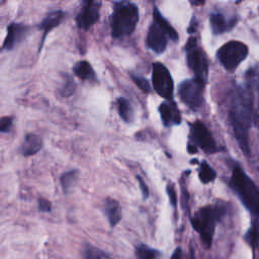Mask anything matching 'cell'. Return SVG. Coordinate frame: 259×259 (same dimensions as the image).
Masks as SVG:
<instances>
[{"label":"cell","mask_w":259,"mask_h":259,"mask_svg":"<svg viewBox=\"0 0 259 259\" xmlns=\"http://www.w3.org/2000/svg\"><path fill=\"white\" fill-rule=\"evenodd\" d=\"M230 116L239 146L244 154L249 156V130L253 116V100L249 90L237 87L232 98Z\"/></svg>","instance_id":"1"},{"label":"cell","mask_w":259,"mask_h":259,"mask_svg":"<svg viewBox=\"0 0 259 259\" xmlns=\"http://www.w3.org/2000/svg\"><path fill=\"white\" fill-rule=\"evenodd\" d=\"M139 20L138 7L127 1L117 2L111 15V34L115 38L133 33Z\"/></svg>","instance_id":"2"},{"label":"cell","mask_w":259,"mask_h":259,"mask_svg":"<svg viewBox=\"0 0 259 259\" xmlns=\"http://www.w3.org/2000/svg\"><path fill=\"white\" fill-rule=\"evenodd\" d=\"M230 184L243 204L252 213L259 217V189L240 167L234 168Z\"/></svg>","instance_id":"3"},{"label":"cell","mask_w":259,"mask_h":259,"mask_svg":"<svg viewBox=\"0 0 259 259\" xmlns=\"http://www.w3.org/2000/svg\"><path fill=\"white\" fill-rule=\"evenodd\" d=\"M225 212L226 208L224 205H206L192 217V227L200 234L201 240L206 248H209L211 245L215 223Z\"/></svg>","instance_id":"4"},{"label":"cell","mask_w":259,"mask_h":259,"mask_svg":"<svg viewBox=\"0 0 259 259\" xmlns=\"http://www.w3.org/2000/svg\"><path fill=\"white\" fill-rule=\"evenodd\" d=\"M247 55L248 47L238 40L228 41L217 53L219 61L228 71L235 70L246 59Z\"/></svg>","instance_id":"5"},{"label":"cell","mask_w":259,"mask_h":259,"mask_svg":"<svg viewBox=\"0 0 259 259\" xmlns=\"http://www.w3.org/2000/svg\"><path fill=\"white\" fill-rule=\"evenodd\" d=\"M205 82L198 78L187 79L179 85V96L189 108L197 110L203 103V88Z\"/></svg>","instance_id":"6"},{"label":"cell","mask_w":259,"mask_h":259,"mask_svg":"<svg viewBox=\"0 0 259 259\" xmlns=\"http://www.w3.org/2000/svg\"><path fill=\"white\" fill-rule=\"evenodd\" d=\"M188 67L193 71L195 77L206 82L207 60L202 50L197 46L195 37H189L185 46Z\"/></svg>","instance_id":"7"},{"label":"cell","mask_w":259,"mask_h":259,"mask_svg":"<svg viewBox=\"0 0 259 259\" xmlns=\"http://www.w3.org/2000/svg\"><path fill=\"white\" fill-rule=\"evenodd\" d=\"M152 83L155 91L163 98L171 100L173 96V80L169 70L159 62L153 64Z\"/></svg>","instance_id":"8"},{"label":"cell","mask_w":259,"mask_h":259,"mask_svg":"<svg viewBox=\"0 0 259 259\" xmlns=\"http://www.w3.org/2000/svg\"><path fill=\"white\" fill-rule=\"evenodd\" d=\"M99 0H85L83 7L76 17V23L78 27L87 30L92 25H94L99 18Z\"/></svg>","instance_id":"9"},{"label":"cell","mask_w":259,"mask_h":259,"mask_svg":"<svg viewBox=\"0 0 259 259\" xmlns=\"http://www.w3.org/2000/svg\"><path fill=\"white\" fill-rule=\"evenodd\" d=\"M192 136L196 144L206 153H213L217 151V144L207 130V127L201 121H195L192 125Z\"/></svg>","instance_id":"10"},{"label":"cell","mask_w":259,"mask_h":259,"mask_svg":"<svg viewBox=\"0 0 259 259\" xmlns=\"http://www.w3.org/2000/svg\"><path fill=\"white\" fill-rule=\"evenodd\" d=\"M27 31H28L27 26H25L22 23H17V22L10 23L7 26L6 36L4 38L0 52L13 50L18 44H20L24 39V37L27 34Z\"/></svg>","instance_id":"11"},{"label":"cell","mask_w":259,"mask_h":259,"mask_svg":"<svg viewBox=\"0 0 259 259\" xmlns=\"http://www.w3.org/2000/svg\"><path fill=\"white\" fill-rule=\"evenodd\" d=\"M167 38L168 35L164 31V29L156 21H153V23L149 27L147 35L148 47L155 53L161 54L165 51L167 47Z\"/></svg>","instance_id":"12"},{"label":"cell","mask_w":259,"mask_h":259,"mask_svg":"<svg viewBox=\"0 0 259 259\" xmlns=\"http://www.w3.org/2000/svg\"><path fill=\"white\" fill-rule=\"evenodd\" d=\"M159 111L164 125L171 126L179 124L181 121V115L179 113L178 107L173 101L162 102L159 106Z\"/></svg>","instance_id":"13"},{"label":"cell","mask_w":259,"mask_h":259,"mask_svg":"<svg viewBox=\"0 0 259 259\" xmlns=\"http://www.w3.org/2000/svg\"><path fill=\"white\" fill-rule=\"evenodd\" d=\"M42 148V140L39 136L35 134H27L25 135L21 146H20V154L24 157H29L35 155Z\"/></svg>","instance_id":"14"},{"label":"cell","mask_w":259,"mask_h":259,"mask_svg":"<svg viewBox=\"0 0 259 259\" xmlns=\"http://www.w3.org/2000/svg\"><path fill=\"white\" fill-rule=\"evenodd\" d=\"M65 18V12L58 10V11H53L51 13H49L41 21L39 28L42 30V38H41V46L45 41V38L47 36V34L53 30L55 27L59 26L61 24V22L63 21V19ZM40 46V47H41Z\"/></svg>","instance_id":"15"},{"label":"cell","mask_w":259,"mask_h":259,"mask_svg":"<svg viewBox=\"0 0 259 259\" xmlns=\"http://www.w3.org/2000/svg\"><path fill=\"white\" fill-rule=\"evenodd\" d=\"M103 210L111 227L119 223L121 219V208L118 201L112 198H106L103 204Z\"/></svg>","instance_id":"16"},{"label":"cell","mask_w":259,"mask_h":259,"mask_svg":"<svg viewBox=\"0 0 259 259\" xmlns=\"http://www.w3.org/2000/svg\"><path fill=\"white\" fill-rule=\"evenodd\" d=\"M210 27L212 29V32L214 34H221L223 32H226L227 30L231 29L234 24L236 23V20H230L228 21L225 16L221 13H211L209 17Z\"/></svg>","instance_id":"17"},{"label":"cell","mask_w":259,"mask_h":259,"mask_svg":"<svg viewBox=\"0 0 259 259\" xmlns=\"http://www.w3.org/2000/svg\"><path fill=\"white\" fill-rule=\"evenodd\" d=\"M73 73L76 77L83 81H94L96 80L95 72L89 62L83 60L77 62L73 67Z\"/></svg>","instance_id":"18"},{"label":"cell","mask_w":259,"mask_h":259,"mask_svg":"<svg viewBox=\"0 0 259 259\" xmlns=\"http://www.w3.org/2000/svg\"><path fill=\"white\" fill-rule=\"evenodd\" d=\"M153 17H154V21H156L163 29L164 31L167 33L168 37L171 38L172 40H177L178 39V33L177 31L170 25V23L162 16V14L160 13L159 9L157 7L154 8V13H153Z\"/></svg>","instance_id":"19"},{"label":"cell","mask_w":259,"mask_h":259,"mask_svg":"<svg viewBox=\"0 0 259 259\" xmlns=\"http://www.w3.org/2000/svg\"><path fill=\"white\" fill-rule=\"evenodd\" d=\"M78 176H79V172L76 169L66 171L61 175L60 183L65 193H67L73 187V185L76 183L78 179Z\"/></svg>","instance_id":"20"},{"label":"cell","mask_w":259,"mask_h":259,"mask_svg":"<svg viewBox=\"0 0 259 259\" xmlns=\"http://www.w3.org/2000/svg\"><path fill=\"white\" fill-rule=\"evenodd\" d=\"M117 109L119 116L125 121L131 122L133 119V108L127 99L123 97H119L117 99Z\"/></svg>","instance_id":"21"},{"label":"cell","mask_w":259,"mask_h":259,"mask_svg":"<svg viewBox=\"0 0 259 259\" xmlns=\"http://www.w3.org/2000/svg\"><path fill=\"white\" fill-rule=\"evenodd\" d=\"M199 179L202 183H209L214 180L215 172L206 161H202L199 167Z\"/></svg>","instance_id":"22"},{"label":"cell","mask_w":259,"mask_h":259,"mask_svg":"<svg viewBox=\"0 0 259 259\" xmlns=\"http://www.w3.org/2000/svg\"><path fill=\"white\" fill-rule=\"evenodd\" d=\"M75 90H76V83H75L74 79L70 75L65 74L63 83H62V85L60 87V90H59L60 94L63 97H69L72 94H74Z\"/></svg>","instance_id":"23"},{"label":"cell","mask_w":259,"mask_h":259,"mask_svg":"<svg viewBox=\"0 0 259 259\" xmlns=\"http://www.w3.org/2000/svg\"><path fill=\"white\" fill-rule=\"evenodd\" d=\"M160 255V252L146 245H139L136 248V256L140 259H154Z\"/></svg>","instance_id":"24"},{"label":"cell","mask_w":259,"mask_h":259,"mask_svg":"<svg viewBox=\"0 0 259 259\" xmlns=\"http://www.w3.org/2000/svg\"><path fill=\"white\" fill-rule=\"evenodd\" d=\"M84 256L87 259H103V258H109L110 256L105 253L104 251L93 247L91 245H87L84 251Z\"/></svg>","instance_id":"25"},{"label":"cell","mask_w":259,"mask_h":259,"mask_svg":"<svg viewBox=\"0 0 259 259\" xmlns=\"http://www.w3.org/2000/svg\"><path fill=\"white\" fill-rule=\"evenodd\" d=\"M132 79H133V81L135 82V84H136L143 92H145V93H149V92H150V90H151V89H150V84H149V82H148V80H147L146 78L134 75V76H132Z\"/></svg>","instance_id":"26"},{"label":"cell","mask_w":259,"mask_h":259,"mask_svg":"<svg viewBox=\"0 0 259 259\" xmlns=\"http://www.w3.org/2000/svg\"><path fill=\"white\" fill-rule=\"evenodd\" d=\"M13 125L12 116H4L0 118V134H5L11 131Z\"/></svg>","instance_id":"27"},{"label":"cell","mask_w":259,"mask_h":259,"mask_svg":"<svg viewBox=\"0 0 259 259\" xmlns=\"http://www.w3.org/2000/svg\"><path fill=\"white\" fill-rule=\"evenodd\" d=\"M258 238H259V232L258 229L256 227L251 228L247 233H246V240L247 242L252 245L253 247L256 246L257 242H258Z\"/></svg>","instance_id":"28"},{"label":"cell","mask_w":259,"mask_h":259,"mask_svg":"<svg viewBox=\"0 0 259 259\" xmlns=\"http://www.w3.org/2000/svg\"><path fill=\"white\" fill-rule=\"evenodd\" d=\"M37 207L42 212H50L52 210V202L44 197L37 199Z\"/></svg>","instance_id":"29"},{"label":"cell","mask_w":259,"mask_h":259,"mask_svg":"<svg viewBox=\"0 0 259 259\" xmlns=\"http://www.w3.org/2000/svg\"><path fill=\"white\" fill-rule=\"evenodd\" d=\"M166 190H167L169 199H170V201H171V204H172L173 206H175V205H176V202H177V196H176V192H175L174 186H173L171 183H169V184L167 185Z\"/></svg>","instance_id":"30"},{"label":"cell","mask_w":259,"mask_h":259,"mask_svg":"<svg viewBox=\"0 0 259 259\" xmlns=\"http://www.w3.org/2000/svg\"><path fill=\"white\" fill-rule=\"evenodd\" d=\"M138 181H139V184H140V188H141V191H142V194H143V197L146 199L148 198L149 196V189L144 181V179L141 177V176H138Z\"/></svg>","instance_id":"31"},{"label":"cell","mask_w":259,"mask_h":259,"mask_svg":"<svg viewBox=\"0 0 259 259\" xmlns=\"http://www.w3.org/2000/svg\"><path fill=\"white\" fill-rule=\"evenodd\" d=\"M195 27H196V21H195V18L193 17L192 18V21H191V24H190V26H189V29H188V32L190 33H192V32H194L195 31Z\"/></svg>","instance_id":"32"},{"label":"cell","mask_w":259,"mask_h":259,"mask_svg":"<svg viewBox=\"0 0 259 259\" xmlns=\"http://www.w3.org/2000/svg\"><path fill=\"white\" fill-rule=\"evenodd\" d=\"M189 2L194 6H201L204 4V0H189Z\"/></svg>","instance_id":"33"},{"label":"cell","mask_w":259,"mask_h":259,"mask_svg":"<svg viewBox=\"0 0 259 259\" xmlns=\"http://www.w3.org/2000/svg\"><path fill=\"white\" fill-rule=\"evenodd\" d=\"M180 257H181V250H180V248H177L176 251L172 254L171 258H180Z\"/></svg>","instance_id":"34"},{"label":"cell","mask_w":259,"mask_h":259,"mask_svg":"<svg viewBox=\"0 0 259 259\" xmlns=\"http://www.w3.org/2000/svg\"><path fill=\"white\" fill-rule=\"evenodd\" d=\"M188 151H189L190 153H195V152H196V148L193 147L192 145H189V146H188Z\"/></svg>","instance_id":"35"}]
</instances>
